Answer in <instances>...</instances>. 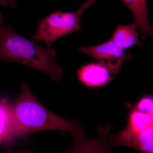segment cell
<instances>
[{
	"instance_id": "8",
	"label": "cell",
	"mask_w": 153,
	"mask_h": 153,
	"mask_svg": "<svg viewBox=\"0 0 153 153\" xmlns=\"http://www.w3.org/2000/svg\"><path fill=\"white\" fill-rule=\"evenodd\" d=\"M13 118L12 105L6 99H0V145L8 153H12Z\"/></svg>"
},
{
	"instance_id": "2",
	"label": "cell",
	"mask_w": 153,
	"mask_h": 153,
	"mask_svg": "<svg viewBox=\"0 0 153 153\" xmlns=\"http://www.w3.org/2000/svg\"><path fill=\"white\" fill-rule=\"evenodd\" d=\"M52 47L43 48L10 26L0 27V60L13 61L38 69L59 82L63 71Z\"/></svg>"
},
{
	"instance_id": "4",
	"label": "cell",
	"mask_w": 153,
	"mask_h": 153,
	"mask_svg": "<svg viewBox=\"0 0 153 153\" xmlns=\"http://www.w3.org/2000/svg\"><path fill=\"white\" fill-rule=\"evenodd\" d=\"M79 50L98 60L113 75L120 71L125 61L131 56L129 52L122 49L111 39L96 46L80 47Z\"/></svg>"
},
{
	"instance_id": "9",
	"label": "cell",
	"mask_w": 153,
	"mask_h": 153,
	"mask_svg": "<svg viewBox=\"0 0 153 153\" xmlns=\"http://www.w3.org/2000/svg\"><path fill=\"white\" fill-rule=\"evenodd\" d=\"M133 15L137 28L142 33L144 39L153 35L152 28L149 22L147 0H120Z\"/></svg>"
},
{
	"instance_id": "11",
	"label": "cell",
	"mask_w": 153,
	"mask_h": 153,
	"mask_svg": "<svg viewBox=\"0 0 153 153\" xmlns=\"http://www.w3.org/2000/svg\"><path fill=\"white\" fill-rule=\"evenodd\" d=\"M151 127H153V115L134 108L130 113L128 123L125 128L133 132L139 133Z\"/></svg>"
},
{
	"instance_id": "14",
	"label": "cell",
	"mask_w": 153,
	"mask_h": 153,
	"mask_svg": "<svg viewBox=\"0 0 153 153\" xmlns=\"http://www.w3.org/2000/svg\"><path fill=\"white\" fill-rule=\"evenodd\" d=\"M96 0H87L85 2L83 3L81 6L79 7V8L84 12L90 6H91Z\"/></svg>"
},
{
	"instance_id": "6",
	"label": "cell",
	"mask_w": 153,
	"mask_h": 153,
	"mask_svg": "<svg viewBox=\"0 0 153 153\" xmlns=\"http://www.w3.org/2000/svg\"><path fill=\"white\" fill-rule=\"evenodd\" d=\"M153 127L139 133L133 132L124 129L114 134H108L111 148L124 146L134 148L141 153H153Z\"/></svg>"
},
{
	"instance_id": "3",
	"label": "cell",
	"mask_w": 153,
	"mask_h": 153,
	"mask_svg": "<svg viewBox=\"0 0 153 153\" xmlns=\"http://www.w3.org/2000/svg\"><path fill=\"white\" fill-rule=\"evenodd\" d=\"M83 12L79 8L74 12L54 11L38 20L32 39L34 41H44L47 47H51V44L58 38L82 29L80 18Z\"/></svg>"
},
{
	"instance_id": "1",
	"label": "cell",
	"mask_w": 153,
	"mask_h": 153,
	"mask_svg": "<svg viewBox=\"0 0 153 153\" xmlns=\"http://www.w3.org/2000/svg\"><path fill=\"white\" fill-rule=\"evenodd\" d=\"M13 140L46 130H60L71 134L84 133L79 122L68 120L53 113L33 96L26 82L22 83L18 98L12 105Z\"/></svg>"
},
{
	"instance_id": "10",
	"label": "cell",
	"mask_w": 153,
	"mask_h": 153,
	"mask_svg": "<svg viewBox=\"0 0 153 153\" xmlns=\"http://www.w3.org/2000/svg\"><path fill=\"white\" fill-rule=\"evenodd\" d=\"M137 28L134 23L128 25L119 24L113 33L111 39L124 50L134 45L141 46L142 42L138 38Z\"/></svg>"
},
{
	"instance_id": "7",
	"label": "cell",
	"mask_w": 153,
	"mask_h": 153,
	"mask_svg": "<svg viewBox=\"0 0 153 153\" xmlns=\"http://www.w3.org/2000/svg\"><path fill=\"white\" fill-rule=\"evenodd\" d=\"M77 76L82 84L92 87L104 85L112 79L110 72L100 63H91L82 66L77 71Z\"/></svg>"
},
{
	"instance_id": "5",
	"label": "cell",
	"mask_w": 153,
	"mask_h": 153,
	"mask_svg": "<svg viewBox=\"0 0 153 153\" xmlns=\"http://www.w3.org/2000/svg\"><path fill=\"white\" fill-rule=\"evenodd\" d=\"M110 130L109 125L99 126L94 138L88 137L84 133L71 134L72 142L66 153H112L108 139Z\"/></svg>"
},
{
	"instance_id": "13",
	"label": "cell",
	"mask_w": 153,
	"mask_h": 153,
	"mask_svg": "<svg viewBox=\"0 0 153 153\" xmlns=\"http://www.w3.org/2000/svg\"><path fill=\"white\" fill-rule=\"evenodd\" d=\"M0 4L4 7H14L16 5V0H0Z\"/></svg>"
},
{
	"instance_id": "15",
	"label": "cell",
	"mask_w": 153,
	"mask_h": 153,
	"mask_svg": "<svg viewBox=\"0 0 153 153\" xmlns=\"http://www.w3.org/2000/svg\"><path fill=\"white\" fill-rule=\"evenodd\" d=\"M3 22V19L2 16L1 14L0 13V27L2 26V25Z\"/></svg>"
},
{
	"instance_id": "12",
	"label": "cell",
	"mask_w": 153,
	"mask_h": 153,
	"mask_svg": "<svg viewBox=\"0 0 153 153\" xmlns=\"http://www.w3.org/2000/svg\"><path fill=\"white\" fill-rule=\"evenodd\" d=\"M153 98L151 96L143 97L137 102L135 109L153 115Z\"/></svg>"
}]
</instances>
